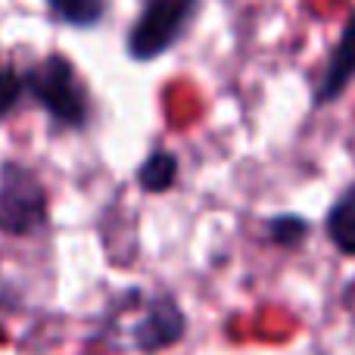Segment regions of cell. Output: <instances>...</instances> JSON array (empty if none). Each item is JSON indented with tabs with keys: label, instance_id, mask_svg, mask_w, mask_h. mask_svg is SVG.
Segmentation results:
<instances>
[{
	"label": "cell",
	"instance_id": "1",
	"mask_svg": "<svg viewBox=\"0 0 355 355\" xmlns=\"http://www.w3.org/2000/svg\"><path fill=\"white\" fill-rule=\"evenodd\" d=\"M22 91L62 128H85L91 119L87 85L62 53H47L25 69Z\"/></svg>",
	"mask_w": 355,
	"mask_h": 355
},
{
	"label": "cell",
	"instance_id": "2",
	"mask_svg": "<svg viewBox=\"0 0 355 355\" xmlns=\"http://www.w3.org/2000/svg\"><path fill=\"white\" fill-rule=\"evenodd\" d=\"M202 0H144L141 16L135 19L125 50L135 62H150L166 56L184 37Z\"/></svg>",
	"mask_w": 355,
	"mask_h": 355
},
{
	"label": "cell",
	"instance_id": "3",
	"mask_svg": "<svg viewBox=\"0 0 355 355\" xmlns=\"http://www.w3.org/2000/svg\"><path fill=\"white\" fill-rule=\"evenodd\" d=\"M47 221V190L22 162L0 166V231L25 237Z\"/></svg>",
	"mask_w": 355,
	"mask_h": 355
},
{
	"label": "cell",
	"instance_id": "4",
	"mask_svg": "<svg viewBox=\"0 0 355 355\" xmlns=\"http://www.w3.org/2000/svg\"><path fill=\"white\" fill-rule=\"evenodd\" d=\"M128 334V346L137 352H159L166 346H172L175 340L184 337V315L172 300H153L144 306V315L131 327H125Z\"/></svg>",
	"mask_w": 355,
	"mask_h": 355
},
{
	"label": "cell",
	"instance_id": "5",
	"mask_svg": "<svg viewBox=\"0 0 355 355\" xmlns=\"http://www.w3.org/2000/svg\"><path fill=\"white\" fill-rule=\"evenodd\" d=\"M355 81V10L346 16L343 31H340V41L334 47V53L327 56L324 69H321V78L315 85V106L334 103V100L343 97V91Z\"/></svg>",
	"mask_w": 355,
	"mask_h": 355
},
{
	"label": "cell",
	"instance_id": "6",
	"mask_svg": "<svg viewBox=\"0 0 355 355\" xmlns=\"http://www.w3.org/2000/svg\"><path fill=\"white\" fill-rule=\"evenodd\" d=\"M327 237L334 240L337 250L355 256V184L340 193V200L327 212Z\"/></svg>",
	"mask_w": 355,
	"mask_h": 355
},
{
	"label": "cell",
	"instance_id": "7",
	"mask_svg": "<svg viewBox=\"0 0 355 355\" xmlns=\"http://www.w3.org/2000/svg\"><path fill=\"white\" fill-rule=\"evenodd\" d=\"M47 10L69 28H97L103 22L110 0H47Z\"/></svg>",
	"mask_w": 355,
	"mask_h": 355
},
{
	"label": "cell",
	"instance_id": "8",
	"mask_svg": "<svg viewBox=\"0 0 355 355\" xmlns=\"http://www.w3.org/2000/svg\"><path fill=\"white\" fill-rule=\"evenodd\" d=\"M178 178V156L168 150H153V153L144 159V166L137 168V184H141L147 193H162L175 184Z\"/></svg>",
	"mask_w": 355,
	"mask_h": 355
},
{
	"label": "cell",
	"instance_id": "9",
	"mask_svg": "<svg viewBox=\"0 0 355 355\" xmlns=\"http://www.w3.org/2000/svg\"><path fill=\"white\" fill-rule=\"evenodd\" d=\"M309 234V225L300 218V215H277V218L268 221V237L277 240L284 246H296L302 243Z\"/></svg>",
	"mask_w": 355,
	"mask_h": 355
},
{
	"label": "cell",
	"instance_id": "10",
	"mask_svg": "<svg viewBox=\"0 0 355 355\" xmlns=\"http://www.w3.org/2000/svg\"><path fill=\"white\" fill-rule=\"evenodd\" d=\"M22 75L12 66H0V122L16 110V103L22 100Z\"/></svg>",
	"mask_w": 355,
	"mask_h": 355
},
{
	"label": "cell",
	"instance_id": "11",
	"mask_svg": "<svg viewBox=\"0 0 355 355\" xmlns=\"http://www.w3.org/2000/svg\"><path fill=\"white\" fill-rule=\"evenodd\" d=\"M343 306L349 309V315H352V321H355V277L343 287Z\"/></svg>",
	"mask_w": 355,
	"mask_h": 355
}]
</instances>
